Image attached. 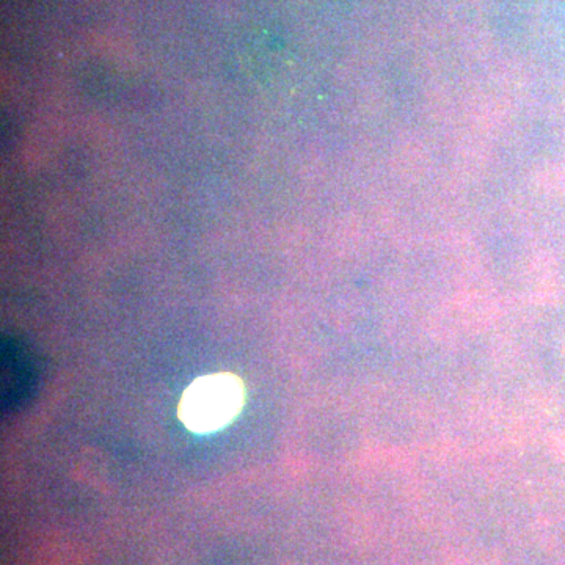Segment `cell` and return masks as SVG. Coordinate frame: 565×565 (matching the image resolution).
I'll use <instances>...</instances> for the list:
<instances>
[{"label": "cell", "mask_w": 565, "mask_h": 565, "mask_svg": "<svg viewBox=\"0 0 565 565\" xmlns=\"http://www.w3.org/2000/svg\"><path fill=\"white\" fill-rule=\"evenodd\" d=\"M245 404V387L231 372L198 377L179 402V420L195 434H212L233 423Z\"/></svg>", "instance_id": "6da1fadb"}, {"label": "cell", "mask_w": 565, "mask_h": 565, "mask_svg": "<svg viewBox=\"0 0 565 565\" xmlns=\"http://www.w3.org/2000/svg\"><path fill=\"white\" fill-rule=\"evenodd\" d=\"M37 385V369L32 355L16 339L2 341V405L16 410L29 401Z\"/></svg>", "instance_id": "7a4b0ae2"}]
</instances>
